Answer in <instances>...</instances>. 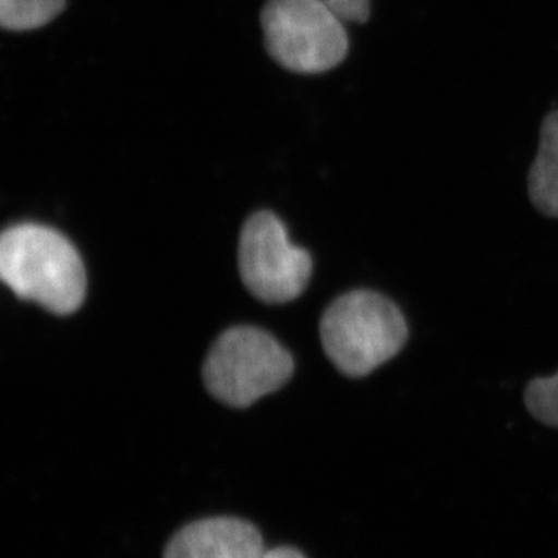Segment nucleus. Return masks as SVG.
Returning <instances> with one entry per match:
<instances>
[{
	"instance_id": "obj_6",
	"label": "nucleus",
	"mask_w": 558,
	"mask_h": 558,
	"mask_svg": "<svg viewBox=\"0 0 558 558\" xmlns=\"http://www.w3.org/2000/svg\"><path fill=\"white\" fill-rule=\"evenodd\" d=\"M264 550L263 535L255 524L234 517H215L175 532L163 558H259Z\"/></svg>"
},
{
	"instance_id": "obj_11",
	"label": "nucleus",
	"mask_w": 558,
	"mask_h": 558,
	"mask_svg": "<svg viewBox=\"0 0 558 558\" xmlns=\"http://www.w3.org/2000/svg\"><path fill=\"white\" fill-rule=\"evenodd\" d=\"M259 558H306L300 550L289 548V546H279V548L264 550Z\"/></svg>"
},
{
	"instance_id": "obj_9",
	"label": "nucleus",
	"mask_w": 558,
	"mask_h": 558,
	"mask_svg": "<svg viewBox=\"0 0 558 558\" xmlns=\"http://www.w3.org/2000/svg\"><path fill=\"white\" fill-rule=\"evenodd\" d=\"M529 413L549 427L558 428V373L532 380L524 392Z\"/></svg>"
},
{
	"instance_id": "obj_3",
	"label": "nucleus",
	"mask_w": 558,
	"mask_h": 558,
	"mask_svg": "<svg viewBox=\"0 0 558 558\" xmlns=\"http://www.w3.org/2000/svg\"><path fill=\"white\" fill-rule=\"evenodd\" d=\"M292 373V355L270 333L238 326L223 332L209 349L204 381L220 402L244 409L284 387Z\"/></svg>"
},
{
	"instance_id": "obj_4",
	"label": "nucleus",
	"mask_w": 558,
	"mask_h": 558,
	"mask_svg": "<svg viewBox=\"0 0 558 558\" xmlns=\"http://www.w3.org/2000/svg\"><path fill=\"white\" fill-rule=\"evenodd\" d=\"M260 25L270 57L290 72L315 75L347 58V28L323 0H269Z\"/></svg>"
},
{
	"instance_id": "obj_8",
	"label": "nucleus",
	"mask_w": 558,
	"mask_h": 558,
	"mask_svg": "<svg viewBox=\"0 0 558 558\" xmlns=\"http://www.w3.org/2000/svg\"><path fill=\"white\" fill-rule=\"evenodd\" d=\"M65 9V0H0V24L5 31L44 27Z\"/></svg>"
},
{
	"instance_id": "obj_10",
	"label": "nucleus",
	"mask_w": 558,
	"mask_h": 558,
	"mask_svg": "<svg viewBox=\"0 0 558 558\" xmlns=\"http://www.w3.org/2000/svg\"><path fill=\"white\" fill-rule=\"evenodd\" d=\"M343 22L365 24L371 16L369 0H323Z\"/></svg>"
},
{
	"instance_id": "obj_2",
	"label": "nucleus",
	"mask_w": 558,
	"mask_h": 558,
	"mask_svg": "<svg viewBox=\"0 0 558 558\" xmlns=\"http://www.w3.org/2000/svg\"><path fill=\"white\" fill-rule=\"evenodd\" d=\"M319 337L330 362L344 376L359 379L402 351L409 326L387 296L371 290L344 293L323 314Z\"/></svg>"
},
{
	"instance_id": "obj_1",
	"label": "nucleus",
	"mask_w": 558,
	"mask_h": 558,
	"mask_svg": "<svg viewBox=\"0 0 558 558\" xmlns=\"http://www.w3.org/2000/svg\"><path fill=\"white\" fill-rule=\"evenodd\" d=\"M0 277L22 300L58 315L78 311L86 271L68 238L38 223L11 227L0 241Z\"/></svg>"
},
{
	"instance_id": "obj_5",
	"label": "nucleus",
	"mask_w": 558,
	"mask_h": 558,
	"mask_svg": "<svg viewBox=\"0 0 558 558\" xmlns=\"http://www.w3.org/2000/svg\"><path fill=\"white\" fill-rule=\"evenodd\" d=\"M240 270L252 295L270 304L299 299L312 274L306 250L290 242L281 220L259 211L245 222L240 240Z\"/></svg>"
},
{
	"instance_id": "obj_7",
	"label": "nucleus",
	"mask_w": 558,
	"mask_h": 558,
	"mask_svg": "<svg viewBox=\"0 0 558 558\" xmlns=\"http://www.w3.org/2000/svg\"><path fill=\"white\" fill-rule=\"evenodd\" d=\"M529 197L549 218H558V110L543 120L537 157L529 171Z\"/></svg>"
}]
</instances>
